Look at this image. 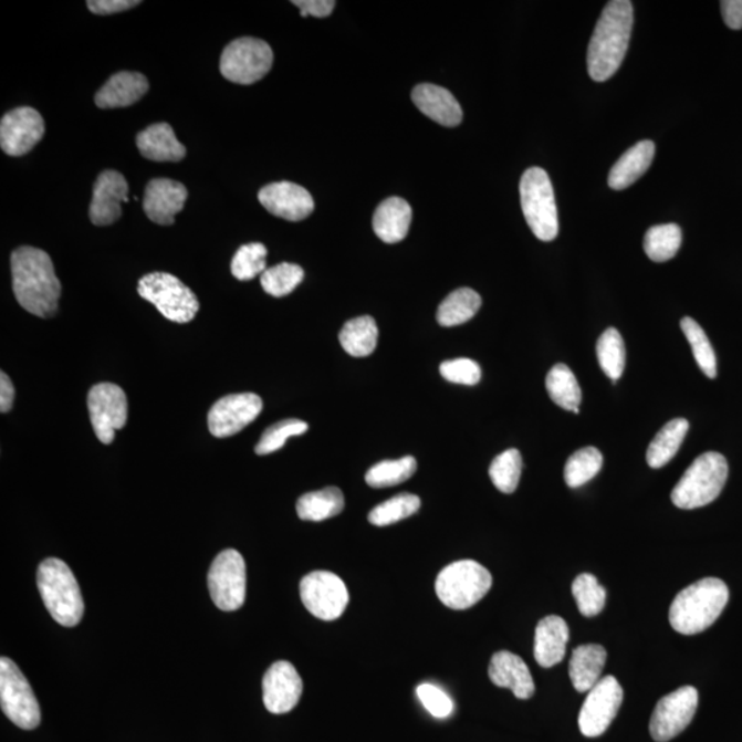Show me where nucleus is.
<instances>
[{
    "label": "nucleus",
    "instance_id": "nucleus-1",
    "mask_svg": "<svg viewBox=\"0 0 742 742\" xmlns=\"http://www.w3.org/2000/svg\"><path fill=\"white\" fill-rule=\"evenodd\" d=\"M11 275L21 307L39 318H53L59 311L62 286L49 254L32 247L15 249L11 253Z\"/></svg>",
    "mask_w": 742,
    "mask_h": 742
},
{
    "label": "nucleus",
    "instance_id": "nucleus-2",
    "mask_svg": "<svg viewBox=\"0 0 742 742\" xmlns=\"http://www.w3.org/2000/svg\"><path fill=\"white\" fill-rule=\"evenodd\" d=\"M633 24L630 0H612L605 6L587 51V70L593 81H609L619 71L630 43Z\"/></svg>",
    "mask_w": 742,
    "mask_h": 742
},
{
    "label": "nucleus",
    "instance_id": "nucleus-3",
    "mask_svg": "<svg viewBox=\"0 0 742 742\" xmlns=\"http://www.w3.org/2000/svg\"><path fill=\"white\" fill-rule=\"evenodd\" d=\"M729 603L727 583L717 577H706L683 588L673 598L668 620L682 636H696L719 619Z\"/></svg>",
    "mask_w": 742,
    "mask_h": 742
},
{
    "label": "nucleus",
    "instance_id": "nucleus-4",
    "mask_svg": "<svg viewBox=\"0 0 742 742\" xmlns=\"http://www.w3.org/2000/svg\"><path fill=\"white\" fill-rule=\"evenodd\" d=\"M38 588L56 623L75 627L84 614V602L75 575L64 561L44 560L38 569Z\"/></svg>",
    "mask_w": 742,
    "mask_h": 742
},
{
    "label": "nucleus",
    "instance_id": "nucleus-5",
    "mask_svg": "<svg viewBox=\"0 0 742 742\" xmlns=\"http://www.w3.org/2000/svg\"><path fill=\"white\" fill-rule=\"evenodd\" d=\"M729 464L719 452H706L696 458L672 490L673 505L684 511L710 505L727 484Z\"/></svg>",
    "mask_w": 742,
    "mask_h": 742
},
{
    "label": "nucleus",
    "instance_id": "nucleus-6",
    "mask_svg": "<svg viewBox=\"0 0 742 742\" xmlns=\"http://www.w3.org/2000/svg\"><path fill=\"white\" fill-rule=\"evenodd\" d=\"M520 198L526 223L537 240H556L560 230L557 203L545 169H526L520 182Z\"/></svg>",
    "mask_w": 742,
    "mask_h": 742
},
{
    "label": "nucleus",
    "instance_id": "nucleus-7",
    "mask_svg": "<svg viewBox=\"0 0 742 742\" xmlns=\"http://www.w3.org/2000/svg\"><path fill=\"white\" fill-rule=\"evenodd\" d=\"M492 586L490 571L473 560H462L446 566L436 579V594L447 608H472L487 596Z\"/></svg>",
    "mask_w": 742,
    "mask_h": 742
},
{
    "label": "nucleus",
    "instance_id": "nucleus-8",
    "mask_svg": "<svg viewBox=\"0 0 742 742\" xmlns=\"http://www.w3.org/2000/svg\"><path fill=\"white\" fill-rule=\"evenodd\" d=\"M138 293L175 324H189L200 310L196 294L173 274L151 273L142 276Z\"/></svg>",
    "mask_w": 742,
    "mask_h": 742
},
{
    "label": "nucleus",
    "instance_id": "nucleus-9",
    "mask_svg": "<svg viewBox=\"0 0 742 742\" xmlns=\"http://www.w3.org/2000/svg\"><path fill=\"white\" fill-rule=\"evenodd\" d=\"M0 706L17 727L33 730L41 723V707L30 682L9 657L0 659Z\"/></svg>",
    "mask_w": 742,
    "mask_h": 742
},
{
    "label": "nucleus",
    "instance_id": "nucleus-10",
    "mask_svg": "<svg viewBox=\"0 0 742 742\" xmlns=\"http://www.w3.org/2000/svg\"><path fill=\"white\" fill-rule=\"evenodd\" d=\"M274 54L269 43L254 38L232 41L220 56V73L237 84H253L268 75L273 66Z\"/></svg>",
    "mask_w": 742,
    "mask_h": 742
},
{
    "label": "nucleus",
    "instance_id": "nucleus-11",
    "mask_svg": "<svg viewBox=\"0 0 742 742\" xmlns=\"http://www.w3.org/2000/svg\"><path fill=\"white\" fill-rule=\"evenodd\" d=\"M208 588L219 609H240L247 597V566L241 553L228 548L213 560L208 572Z\"/></svg>",
    "mask_w": 742,
    "mask_h": 742
},
{
    "label": "nucleus",
    "instance_id": "nucleus-12",
    "mask_svg": "<svg viewBox=\"0 0 742 742\" xmlns=\"http://www.w3.org/2000/svg\"><path fill=\"white\" fill-rule=\"evenodd\" d=\"M300 597L311 615L326 621L338 619L349 603L347 586L328 571H314L304 576L300 583Z\"/></svg>",
    "mask_w": 742,
    "mask_h": 742
},
{
    "label": "nucleus",
    "instance_id": "nucleus-13",
    "mask_svg": "<svg viewBox=\"0 0 742 742\" xmlns=\"http://www.w3.org/2000/svg\"><path fill=\"white\" fill-rule=\"evenodd\" d=\"M87 406L96 438L101 443L111 445L115 440L116 430L127 424L126 394L118 385L102 383L90 390Z\"/></svg>",
    "mask_w": 742,
    "mask_h": 742
},
{
    "label": "nucleus",
    "instance_id": "nucleus-14",
    "mask_svg": "<svg viewBox=\"0 0 742 742\" xmlns=\"http://www.w3.org/2000/svg\"><path fill=\"white\" fill-rule=\"evenodd\" d=\"M699 706V692L693 687H683L662 697L651 715L649 730L657 742H667L681 734L693 721Z\"/></svg>",
    "mask_w": 742,
    "mask_h": 742
},
{
    "label": "nucleus",
    "instance_id": "nucleus-15",
    "mask_svg": "<svg viewBox=\"0 0 742 742\" xmlns=\"http://www.w3.org/2000/svg\"><path fill=\"white\" fill-rule=\"evenodd\" d=\"M623 702V689L615 677L599 679L588 692L579 713V729L585 738H599L615 721Z\"/></svg>",
    "mask_w": 742,
    "mask_h": 742
},
{
    "label": "nucleus",
    "instance_id": "nucleus-16",
    "mask_svg": "<svg viewBox=\"0 0 742 742\" xmlns=\"http://www.w3.org/2000/svg\"><path fill=\"white\" fill-rule=\"evenodd\" d=\"M263 410V400L257 394H234L224 396L212 406L208 415V428L215 438H230L254 419Z\"/></svg>",
    "mask_w": 742,
    "mask_h": 742
},
{
    "label": "nucleus",
    "instance_id": "nucleus-17",
    "mask_svg": "<svg viewBox=\"0 0 742 742\" xmlns=\"http://www.w3.org/2000/svg\"><path fill=\"white\" fill-rule=\"evenodd\" d=\"M44 121L33 107H17L0 122V146L6 155L20 157L30 153L44 135Z\"/></svg>",
    "mask_w": 742,
    "mask_h": 742
},
{
    "label": "nucleus",
    "instance_id": "nucleus-18",
    "mask_svg": "<svg viewBox=\"0 0 742 742\" xmlns=\"http://www.w3.org/2000/svg\"><path fill=\"white\" fill-rule=\"evenodd\" d=\"M303 694V681L289 661H276L263 678V701L275 715L291 712Z\"/></svg>",
    "mask_w": 742,
    "mask_h": 742
},
{
    "label": "nucleus",
    "instance_id": "nucleus-19",
    "mask_svg": "<svg viewBox=\"0 0 742 742\" xmlns=\"http://www.w3.org/2000/svg\"><path fill=\"white\" fill-rule=\"evenodd\" d=\"M259 201L275 217L300 222L314 212L315 202L309 190L292 182H276L259 191Z\"/></svg>",
    "mask_w": 742,
    "mask_h": 742
},
{
    "label": "nucleus",
    "instance_id": "nucleus-20",
    "mask_svg": "<svg viewBox=\"0 0 742 742\" xmlns=\"http://www.w3.org/2000/svg\"><path fill=\"white\" fill-rule=\"evenodd\" d=\"M128 184L117 171H104L96 178L90 219L95 226H109L122 218V203L128 202Z\"/></svg>",
    "mask_w": 742,
    "mask_h": 742
},
{
    "label": "nucleus",
    "instance_id": "nucleus-21",
    "mask_svg": "<svg viewBox=\"0 0 742 742\" xmlns=\"http://www.w3.org/2000/svg\"><path fill=\"white\" fill-rule=\"evenodd\" d=\"M186 187L175 180L153 179L146 186L144 209L146 217L157 224L171 226L175 217L184 211L187 200Z\"/></svg>",
    "mask_w": 742,
    "mask_h": 742
},
{
    "label": "nucleus",
    "instance_id": "nucleus-22",
    "mask_svg": "<svg viewBox=\"0 0 742 742\" xmlns=\"http://www.w3.org/2000/svg\"><path fill=\"white\" fill-rule=\"evenodd\" d=\"M489 676L491 682L500 688L511 689L520 700H529L535 694L534 678L529 666L520 656L502 650L492 656Z\"/></svg>",
    "mask_w": 742,
    "mask_h": 742
},
{
    "label": "nucleus",
    "instance_id": "nucleus-23",
    "mask_svg": "<svg viewBox=\"0 0 742 742\" xmlns=\"http://www.w3.org/2000/svg\"><path fill=\"white\" fill-rule=\"evenodd\" d=\"M412 102L425 116L445 127H457L461 124L463 113L461 105L449 90L435 84H419L411 94Z\"/></svg>",
    "mask_w": 742,
    "mask_h": 742
},
{
    "label": "nucleus",
    "instance_id": "nucleus-24",
    "mask_svg": "<svg viewBox=\"0 0 742 742\" xmlns=\"http://www.w3.org/2000/svg\"><path fill=\"white\" fill-rule=\"evenodd\" d=\"M569 628L563 617L551 615L537 623L534 656L537 665L552 668L564 660Z\"/></svg>",
    "mask_w": 742,
    "mask_h": 742
},
{
    "label": "nucleus",
    "instance_id": "nucleus-25",
    "mask_svg": "<svg viewBox=\"0 0 742 742\" xmlns=\"http://www.w3.org/2000/svg\"><path fill=\"white\" fill-rule=\"evenodd\" d=\"M149 92V82L137 72H118L107 81L95 95V104L101 109L127 107Z\"/></svg>",
    "mask_w": 742,
    "mask_h": 742
},
{
    "label": "nucleus",
    "instance_id": "nucleus-26",
    "mask_svg": "<svg viewBox=\"0 0 742 742\" xmlns=\"http://www.w3.org/2000/svg\"><path fill=\"white\" fill-rule=\"evenodd\" d=\"M412 219L410 203L400 197H390L379 203L373 218V229L387 243L404 241Z\"/></svg>",
    "mask_w": 742,
    "mask_h": 742
},
{
    "label": "nucleus",
    "instance_id": "nucleus-27",
    "mask_svg": "<svg viewBox=\"0 0 742 742\" xmlns=\"http://www.w3.org/2000/svg\"><path fill=\"white\" fill-rule=\"evenodd\" d=\"M137 146L140 155L151 161L178 163L186 156V147L167 123L153 124L139 133Z\"/></svg>",
    "mask_w": 742,
    "mask_h": 742
},
{
    "label": "nucleus",
    "instance_id": "nucleus-28",
    "mask_svg": "<svg viewBox=\"0 0 742 742\" xmlns=\"http://www.w3.org/2000/svg\"><path fill=\"white\" fill-rule=\"evenodd\" d=\"M656 146L651 140H641L628 149L612 167L608 185L614 190H625L636 184L648 171L654 161Z\"/></svg>",
    "mask_w": 742,
    "mask_h": 742
},
{
    "label": "nucleus",
    "instance_id": "nucleus-29",
    "mask_svg": "<svg viewBox=\"0 0 742 742\" xmlns=\"http://www.w3.org/2000/svg\"><path fill=\"white\" fill-rule=\"evenodd\" d=\"M606 662V650L602 645H582L572 651L569 678L576 692L586 693L596 687Z\"/></svg>",
    "mask_w": 742,
    "mask_h": 742
},
{
    "label": "nucleus",
    "instance_id": "nucleus-30",
    "mask_svg": "<svg viewBox=\"0 0 742 742\" xmlns=\"http://www.w3.org/2000/svg\"><path fill=\"white\" fill-rule=\"evenodd\" d=\"M689 422L684 418L672 419L655 436L647 451V462L650 468L660 469L677 456L688 435Z\"/></svg>",
    "mask_w": 742,
    "mask_h": 742
},
{
    "label": "nucleus",
    "instance_id": "nucleus-31",
    "mask_svg": "<svg viewBox=\"0 0 742 742\" xmlns=\"http://www.w3.org/2000/svg\"><path fill=\"white\" fill-rule=\"evenodd\" d=\"M378 327L369 315L358 316L347 322L339 332V344L354 358H365L376 349Z\"/></svg>",
    "mask_w": 742,
    "mask_h": 742
},
{
    "label": "nucleus",
    "instance_id": "nucleus-32",
    "mask_svg": "<svg viewBox=\"0 0 742 742\" xmlns=\"http://www.w3.org/2000/svg\"><path fill=\"white\" fill-rule=\"evenodd\" d=\"M345 501L342 490L327 487L321 491L309 492L297 501L299 518L304 521H324L336 518L344 511Z\"/></svg>",
    "mask_w": 742,
    "mask_h": 742
},
{
    "label": "nucleus",
    "instance_id": "nucleus-33",
    "mask_svg": "<svg viewBox=\"0 0 742 742\" xmlns=\"http://www.w3.org/2000/svg\"><path fill=\"white\" fill-rule=\"evenodd\" d=\"M481 307V297L473 289L461 288L447 296L439 305L436 318L440 326L452 327L467 324Z\"/></svg>",
    "mask_w": 742,
    "mask_h": 742
},
{
    "label": "nucleus",
    "instance_id": "nucleus-34",
    "mask_svg": "<svg viewBox=\"0 0 742 742\" xmlns=\"http://www.w3.org/2000/svg\"><path fill=\"white\" fill-rule=\"evenodd\" d=\"M546 389L554 404L561 409L579 412L582 404V389L574 372L568 366L560 364L548 372L546 377Z\"/></svg>",
    "mask_w": 742,
    "mask_h": 742
},
{
    "label": "nucleus",
    "instance_id": "nucleus-35",
    "mask_svg": "<svg viewBox=\"0 0 742 742\" xmlns=\"http://www.w3.org/2000/svg\"><path fill=\"white\" fill-rule=\"evenodd\" d=\"M681 245L682 230L678 224L654 226L645 234V253L656 263H665L676 258Z\"/></svg>",
    "mask_w": 742,
    "mask_h": 742
},
{
    "label": "nucleus",
    "instance_id": "nucleus-36",
    "mask_svg": "<svg viewBox=\"0 0 742 742\" xmlns=\"http://www.w3.org/2000/svg\"><path fill=\"white\" fill-rule=\"evenodd\" d=\"M603 454L596 447H585V449L576 451L566 461L564 470L565 483L571 489L585 485L588 481L596 478L603 468Z\"/></svg>",
    "mask_w": 742,
    "mask_h": 742
},
{
    "label": "nucleus",
    "instance_id": "nucleus-37",
    "mask_svg": "<svg viewBox=\"0 0 742 742\" xmlns=\"http://www.w3.org/2000/svg\"><path fill=\"white\" fill-rule=\"evenodd\" d=\"M597 358L599 366L612 382L616 383L625 372L626 347L619 331L615 327L603 333L597 343Z\"/></svg>",
    "mask_w": 742,
    "mask_h": 742
},
{
    "label": "nucleus",
    "instance_id": "nucleus-38",
    "mask_svg": "<svg viewBox=\"0 0 742 742\" xmlns=\"http://www.w3.org/2000/svg\"><path fill=\"white\" fill-rule=\"evenodd\" d=\"M417 461L415 457H404L400 460L383 461L374 464L366 473V483L373 489H387V487L399 485L409 480L416 473Z\"/></svg>",
    "mask_w": 742,
    "mask_h": 742
},
{
    "label": "nucleus",
    "instance_id": "nucleus-39",
    "mask_svg": "<svg viewBox=\"0 0 742 742\" xmlns=\"http://www.w3.org/2000/svg\"><path fill=\"white\" fill-rule=\"evenodd\" d=\"M419 508H421V500L415 494L405 492L374 508L369 513V521L376 526H387L410 518L419 511Z\"/></svg>",
    "mask_w": 742,
    "mask_h": 742
},
{
    "label": "nucleus",
    "instance_id": "nucleus-40",
    "mask_svg": "<svg viewBox=\"0 0 742 742\" xmlns=\"http://www.w3.org/2000/svg\"><path fill=\"white\" fill-rule=\"evenodd\" d=\"M521 470H523V458L519 450L511 449L492 461L490 478L503 494H513L520 483Z\"/></svg>",
    "mask_w": 742,
    "mask_h": 742
},
{
    "label": "nucleus",
    "instance_id": "nucleus-41",
    "mask_svg": "<svg viewBox=\"0 0 742 742\" xmlns=\"http://www.w3.org/2000/svg\"><path fill=\"white\" fill-rule=\"evenodd\" d=\"M681 327L687 336L690 347H692L694 359L697 365H699L702 373L706 374L708 378L717 377V356L713 353L712 345L710 339H708L707 334L702 331V327L697 324L693 318H683L681 321Z\"/></svg>",
    "mask_w": 742,
    "mask_h": 742
},
{
    "label": "nucleus",
    "instance_id": "nucleus-42",
    "mask_svg": "<svg viewBox=\"0 0 742 742\" xmlns=\"http://www.w3.org/2000/svg\"><path fill=\"white\" fill-rule=\"evenodd\" d=\"M572 594L583 616H597L605 608L606 591L592 574L577 576L572 585Z\"/></svg>",
    "mask_w": 742,
    "mask_h": 742
},
{
    "label": "nucleus",
    "instance_id": "nucleus-43",
    "mask_svg": "<svg viewBox=\"0 0 742 742\" xmlns=\"http://www.w3.org/2000/svg\"><path fill=\"white\" fill-rule=\"evenodd\" d=\"M303 280L304 270L293 263L274 265V268L265 270L260 276L264 292L274 297L288 296Z\"/></svg>",
    "mask_w": 742,
    "mask_h": 742
},
{
    "label": "nucleus",
    "instance_id": "nucleus-44",
    "mask_svg": "<svg viewBox=\"0 0 742 742\" xmlns=\"http://www.w3.org/2000/svg\"><path fill=\"white\" fill-rule=\"evenodd\" d=\"M268 265V248L263 243H248L238 249L231 262V273L238 281H251L262 275Z\"/></svg>",
    "mask_w": 742,
    "mask_h": 742
},
{
    "label": "nucleus",
    "instance_id": "nucleus-45",
    "mask_svg": "<svg viewBox=\"0 0 742 742\" xmlns=\"http://www.w3.org/2000/svg\"><path fill=\"white\" fill-rule=\"evenodd\" d=\"M309 430V424L300 421V419H285V421L271 425L264 430L262 439H260L257 449L258 456H269L279 451L285 446L289 438L300 436Z\"/></svg>",
    "mask_w": 742,
    "mask_h": 742
},
{
    "label": "nucleus",
    "instance_id": "nucleus-46",
    "mask_svg": "<svg viewBox=\"0 0 742 742\" xmlns=\"http://www.w3.org/2000/svg\"><path fill=\"white\" fill-rule=\"evenodd\" d=\"M440 374L446 382L452 384L475 385L481 379V369L478 362L468 358L443 362L440 365Z\"/></svg>",
    "mask_w": 742,
    "mask_h": 742
},
{
    "label": "nucleus",
    "instance_id": "nucleus-47",
    "mask_svg": "<svg viewBox=\"0 0 742 742\" xmlns=\"http://www.w3.org/2000/svg\"><path fill=\"white\" fill-rule=\"evenodd\" d=\"M417 696L430 715L439 719L450 717L454 711L451 697L432 683H422L417 688Z\"/></svg>",
    "mask_w": 742,
    "mask_h": 742
},
{
    "label": "nucleus",
    "instance_id": "nucleus-48",
    "mask_svg": "<svg viewBox=\"0 0 742 742\" xmlns=\"http://www.w3.org/2000/svg\"><path fill=\"white\" fill-rule=\"evenodd\" d=\"M139 4L138 0H88L87 2L90 11L98 15L121 13V11L137 8Z\"/></svg>",
    "mask_w": 742,
    "mask_h": 742
},
{
    "label": "nucleus",
    "instance_id": "nucleus-49",
    "mask_svg": "<svg viewBox=\"0 0 742 742\" xmlns=\"http://www.w3.org/2000/svg\"><path fill=\"white\" fill-rule=\"evenodd\" d=\"M292 3L300 9L302 17L313 15L318 17V19L331 15L334 6H336L333 0H293Z\"/></svg>",
    "mask_w": 742,
    "mask_h": 742
},
{
    "label": "nucleus",
    "instance_id": "nucleus-50",
    "mask_svg": "<svg viewBox=\"0 0 742 742\" xmlns=\"http://www.w3.org/2000/svg\"><path fill=\"white\" fill-rule=\"evenodd\" d=\"M721 9L724 24L730 30H742V0H723Z\"/></svg>",
    "mask_w": 742,
    "mask_h": 742
},
{
    "label": "nucleus",
    "instance_id": "nucleus-51",
    "mask_svg": "<svg viewBox=\"0 0 742 742\" xmlns=\"http://www.w3.org/2000/svg\"><path fill=\"white\" fill-rule=\"evenodd\" d=\"M15 398V389L8 374L2 372L0 374V411L9 412L13 407Z\"/></svg>",
    "mask_w": 742,
    "mask_h": 742
}]
</instances>
